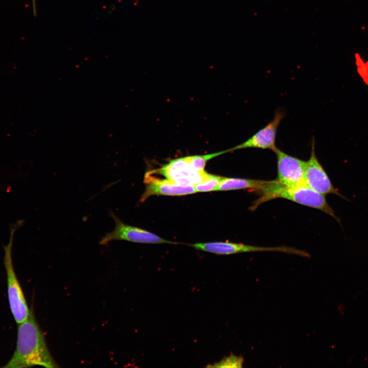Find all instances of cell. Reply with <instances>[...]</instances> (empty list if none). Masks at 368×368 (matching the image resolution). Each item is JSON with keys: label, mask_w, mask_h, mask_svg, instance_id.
Listing matches in <instances>:
<instances>
[{"label": "cell", "mask_w": 368, "mask_h": 368, "mask_svg": "<svg viewBox=\"0 0 368 368\" xmlns=\"http://www.w3.org/2000/svg\"><path fill=\"white\" fill-rule=\"evenodd\" d=\"M18 325L15 350L4 367L26 368L35 365L49 368L57 367L32 309L30 310L28 318Z\"/></svg>", "instance_id": "obj_1"}, {"label": "cell", "mask_w": 368, "mask_h": 368, "mask_svg": "<svg viewBox=\"0 0 368 368\" xmlns=\"http://www.w3.org/2000/svg\"><path fill=\"white\" fill-rule=\"evenodd\" d=\"M257 192L260 197L250 207L252 211H255L264 202L276 198H283L321 211L333 217L338 223L340 222L325 195L314 191L306 184L288 186L281 184L277 179L268 180Z\"/></svg>", "instance_id": "obj_2"}, {"label": "cell", "mask_w": 368, "mask_h": 368, "mask_svg": "<svg viewBox=\"0 0 368 368\" xmlns=\"http://www.w3.org/2000/svg\"><path fill=\"white\" fill-rule=\"evenodd\" d=\"M24 223V220H18L10 225L9 242L7 245L3 246L4 251V264L7 275L8 301L11 313L17 324L25 321L30 313L24 293L14 270L12 257L14 233Z\"/></svg>", "instance_id": "obj_3"}, {"label": "cell", "mask_w": 368, "mask_h": 368, "mask_svg": "<svg viewBox=\"0 0 368 368\" xmlns=\"http://www.w3.org/2000/svg\"><path fill=\"white\" fill-rule=\"evenodd\" d=\"M110 216L115 222L113 230L105 234L100 241V244L107 245L114 240H124L135 243L150 244H177L169 241L142 228L126 224L121 221L112 211Z\"/></svg>", "instance_id": "obj_4"}, {"label": "cell", "mask_w": 368, "mask_h": 368, "mask_svg": "<svg viewBox=\"0 0 368 368\" xmlns=\"http://www.w3.org/2000/svg\"><path fill=\"white\" fill-rule=\"evenodd\" d=\"M304 178L306 184L314 191L324 195L334 194L349 201L334 187L328 174L318 161L315 152L314 139L312 141L310 157L306 161Z\"/></svg>", "instance_id": "obj_5"}, {"label": "cell", "mask_w": 368, "mask_h": 368, "mask_svg": "<svg viewBox=\"0 0 368 368\" xmlns=\"http://www.w3.org/2000/svg\"><path fill=\"white\" fill-rule=\"evenodd\" d=\"M156 173L181 186L195 185L201 181L208 174L206 172H198L191 165L188 156L171 159Z\"/></svg>", "instance_id": "obj_6"}, {"label": "cell", "mask_w": 368, "mask_h": 368, "mask_svg": "<svg viewBox=\"0 0 368 368\" xmlns=\"http://www.w3.org/2000/svg\"><path fill=\"white\" fill-rule=\"evenodd\" d=\"M277 159L278 177L276 179L285 186L306 184L304 174L306 161L277 149L274 152Z\"/></svg>", "instance_id": "obj_7"}, {"label": "cell", "mask_w": 368, "mask_h": 368, "mask_svg": "<svg viewBox=\"0 0 368 368\" xmlns=\"http://www.w3.org/2000/svg\"><path fill=\"white\" fill-rule=\"evenodd\" d=\"M284 113L282 110L277 111L273 119L266 126L259 130L251 136L243 143L231 148V151L236 150L257 148L269 149L274 152L278 149L276 144V136L278 129Z\"/></svg>", "instance_id": "obj_8"}, {"label": "cell", "mask_w": 368, "mask_h": 368, "mask_svg": "<svg viewBox=\"0 0 368 368\" xmlns=\"http://www.w3.org/2000/svg\"><path fill=\"white\" fill-rule=\"evenodd\" d=\"M191 246L197 250L217 255H232L260 251H276L286 254L291 252V248L285 246L261 247L228 242L198 243L192 244Z\"/></svg>", "instance_id": "obj_9"}, {"label": "cell", "mask_w": 368, "mask_h": 368, "mask_svg": "<svg viewBox=\"0 0 368 368\" xmlns=\"http://www.w3.org/2000/svg\"><path fill=\"white\" fill-rule=\"evenodd\" d=\"M144 182L146 188L140 202H144L153 195L182 196L196 193L194 185H179L168 179H160L152 177L147 172Z\"/></svg>", "instance_id": "obj_10"}, {"label": "cell", "mask_w": 368, "mask_h": 368, "mask_svg": "<svg viewBox=\"0 0 368 368\" xmlns=\"http://www.w3.org/2000/svg\"><path fill=\"white\" fill-rule=\"evenodd\" d=\"M268 180L223 177L216 191H230L248 189L257 192L262 188Z\"/></svg>", "instance_id": "obj_11"}, {"label": "cell", "mask_w": 368, "mask_h": 368, "mask_svg": "<svg viewBox=\"0 0 368 368\" xmlns=\"http://www.w3.org/2000/svg\"><path fill=\"white\" fill-rule=\"evenodd\" d=\"M223 177L208 173L200 182L194 185L196 192L215 191Z\"/></svg>", "instance_id": "obj_12"}, {"label": "cell", "mask_w": 368, "mask_h": 368, "mask_svg": "<svg viewBox=\"0 0 368 368\" xmlns=\"http://www.w3.org/2000/svg\"><path fill=\"white\" fill-rule=\"evenodd\" d=\"M244 363V359L242 356H237L234 354L224 357L219 362L216 363L212 365H208L207 367H242Z\"/></svg>", "instance_id": "obj_13"}, {"label": "cell", "mask_w": 368, "mask_h": 368, "mask_svg": "<svg viewBox=\"0 0 368 368\" xmlns=\"http://www.w3.org/2000/svg\"><path fill=\"white\" fill-rule=\"evenodd\" d=\"M32 6H33V12L34 16H36L37 14V9H36V0H32Z\"/></svg>", "instance_id": "obj_14"}]
</instances>
